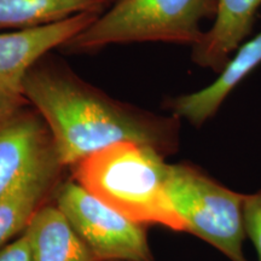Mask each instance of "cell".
I'll list each match as a JSON object with an SVG mask.
<instances>
[{
  "label": "cell",
  "instance_id": "cell-1",
  "mask_svg": "<svg viewBox=\"0 0 261 261\" xmlns=\"http://www.w3.org/2000/svg\"><path fill=\"white\" fill-rule=\"evenodd\" d=\"M22 94L44 117L67 168L116 143L152 146L166 158L180 144L178 116L160 115L116 99L52 52L28 70Z\"/></svg>",
  "mask_w": 261,
  "mask_h": 261
},
{
  "label": "cell",
  "instance_id": "cell-2",
  "mask_svg": "<svg viewBox=\"0 0 261 261\" xmlns=\"http://www.w3.org/2000/svg\"><path fill=\"white\" fill-rule=\"evenodd\" d=\"M169 165L152 146L122 142L98 150L69 169L71 179L129 219L185 232L166 189Z\"/></svg>",
  "mask_w": 261,
  "mask_h": 261
},
{
  "label": "cell",
  "instance_id": "cell-3",
  "mask_svg": "<svg viewBox=\"0 0 261 261\" xmlns=\"http://www.w3.org/2000/svg\"><path fill=\"white\" fill-rule=\"evenodd\" d=\"M218 0H115L61 47L68 54H93L110 45L165 42L194 47L213 19Z\"/></svg>",
  "mask_w": 261,
  "mask_h": 261
},
{
  "label": "cell",
  "instance_id": "cell-4",
  "mask_svg": "<svg viewBox=\"0 0 261 261\" xmlns=\"http://www.w3.org/2000/svg\"><path fill=\"white\" fill-rule=\"evenodd\" d=\"M167 195L185 225V232L213 246L230 261H248L246 194L231 190L192 163L169 165Z\"/></svg>",
  "mask_w": 261,
  "mask_h": 261
},
{
  "label": "cell",
  "instance_id": "cell-5",
  "mask_svg": "<svg viewBox=\"0 0 261 261\" xmlns=\"http://www.w3.org/2000/svg\"><path fill=\"white\" fill-rule=\"evenodd\" d=\"M51 201L98 261H154L146 225L125 217L74 179H63Z\"/></svg>",
  "mask_w": 261,
  "mask_h": 261
},
{
  "label": "cell",
  "instance_id": "cell-6",
  "mask_svg": "<svg viewBox=\"0 0 261 261\" xmlns=\"http://www.w3.org/2000/svg\"><path fill=\"white\" fill-rule=\"evenodd\" d=\"M61 160L44 117L29 103L0 120V198L46 163Z\"/></svg>",
  "mask_w": 261,
  "mask_h": 261
},
{
  "label": "cell",
  "instance_id": "cell-7",
  "mask_svg": "<svg viewBox=\"0 0 261 261\" xmlns=\"http://www.w3.org/2000/svg\"><path fill=\"white\" fill-rule=\"evenodd\" d=\"M100 14H83L27 31L0 32V90L22 94L28 70L42 56L61 48Z\"/></svg>",
  "mask_w": 261,
  "mask_h": 261
},
{
  "label": "cell",
  "instance_id": "cell-8",
  "mask_svg": "<svg viewBox=\"0 0 261 261\" xmlns=\"http://www.w3.org/2000/svg\"><path fill=\"white\" fill-rule=\"evenodd\" d=\"M261 65V33L238 48L210 85L195 92L167 99L165 109L195 127H202L219 112L226 98Z\"/></svg>",
  "mask_w": 261,
  "mask_h": 261
},
{
  "label": "cell",
  "instance_id": "cell-9",
  "mask_svg": "<svg viewBox=\"0 0 261 261\" xmlns=\"http://www.w3.org/2000/svg\"><path fill=\"white\" fill-rule=\"evenodd\" d=\"M261 0H218L213 23L191 47L198 67L219 74L253 31Z\"/></svg>",
  "mask_w": 261,
  "mask_h": 261
},
{
  "label": "cell",
  "instance_id": "cell-10",
  "mask_svg": "<svg viewBox=\"0 0 261 261\" xmlns=\"http://www.w3.org/2000/svg\"><path fill=\"white\" fill-rule=\"evenodd\" d=\"M65 168L61 160H54L25 174L0 198V249L23 232L35 212L51 200Z\"/></svg>",
  "mask_w": 261,
  "mask_h": 261
},
{
  "label": "cell",
  "instance_id": "cell-11",
  "mask_svg": "<svg viewBox=\"0 0 261 261\" xmlns=\"http://www.w3.org/2000/svg\"><path fill=\"white\" fill-rule=\"evenodd\" d=\"M24 232L32 261H98L51 200L35 212Z\"/></svg>",
  "mask_w": 261,
  "mask_h": 261
},
{
  "label": "cell",
  "instance_id": "cell-12",
  "mask_svg": "<svg viewBox=\"0 0 261 261\" xmlns=\"http://www.w3.org/2000/svg\"><path fill=\"white\" fill-rule=\"evenodd\" d=\"M108 8L107 0H0V32L45 27Z\"/></svg>",
  "mask_w": 261,
  "mask_h": 261
},
{
  "label": "cell",
  "instance_id": "cell-13",
  "mask_svg": "<svg viewBox=\"0 0 261 261\" xmlns=\"http://www.w3.org/2000/svg\"><path fill=\"white\" fill-rule=\"evenodd\" d=\"M247 237L255 247L257 260L261 261V189L254 194L247 195L244 204Z\"/></svg>",
  "mask_w": 261,
  "mask_h": 261
},
{
  "label": "cell",
  "instance_id": "cell-14",
  "mask_svg": "<svg viewBox=\"0 0 261 261\" xmlns=\"http://www.w3.org/2000/svg\"><path fill=\"white\" fill-rule=\"evenodd\" d=\"M0 261H32L31 246L24 231L0 249Z\"/></svg>",
  "mask_w": 261,
  "mask_h": 261
},
{
  "label": "cell",
  "instance_id": "cell-15",
  "mask_svg": "<svg viewBox=\"0 0 261 261\" xmlns=\"http://www.w3.org/2000/svg\"><path fill=\"white\" fill-rule=\"evenodd\" d=\"M25 103H28V100L21 94H14L0 90V120Z\"/></svg>",
  "mask_w": 261,
  "mask_h": 261
},
{
  "label": "cell",
  "instance_id": "cell-16",
  "mask_svg": "<svg viewBox=\"0 0 261 261\" xmlns=\"http://www.w3.org/2000/svg\"><path fill=\"white\" fill-rule=\"evenodd\" d=\"M114 2H115V0H107V3H108V4H109V6H110V5H112Z\"/></svg>",
  "mask_w": 261,
  "mask_h": 261
}]
</instances>
